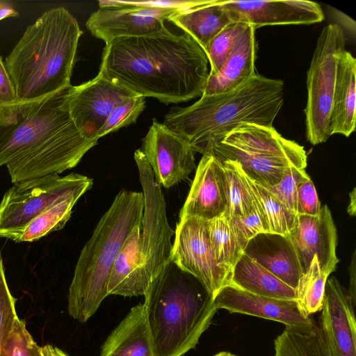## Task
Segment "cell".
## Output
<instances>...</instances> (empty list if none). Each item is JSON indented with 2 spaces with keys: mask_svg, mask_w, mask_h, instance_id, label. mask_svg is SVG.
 <instances>
[{
  "mask_svg": "<svg viewBox=\"0 0 356 356\" xmlns=\"http://www.w3.org/2000/svg\"><path fill=\"white\" fill-rule=\"evenodd\" d=\"M294 331L305 356H331L318 325L307 332Z\"/></svg>",
  "mask_w": 356,
  "mask_h": 356,
  "instance_id": "ab89813d",
  "label": "cell"
},
{
  "mask_svg": "<svg viewBox=\"0 0 356 356\" xmlns=\"http://www.w3.org/2000/svg\"><path fill=\"white\" fill-rule=\"evenodd\" d=\"M143 192L121 191L102 216L78 258L67 295L69 315L86 323L108 296L116 257L131 230L142 225Z\"/></svg>",
  "mask_w": 356,
  "mask_h": 356,
  "instance_id": "8992f818",
  "label": "cell"
},
{
  "mask_svg": "<svg viewBox=\"0 0 356 356\" xmlns=\"http://www.w3.org/2000/svg\"><path fill=\"white\" fill-rule=\"evenodd\" d=\"M136 95L98 73L86 83L67 88L65 101L81 134L97 141L99 130L115 108Z\"/></svg>",
  "mask_w": 356,
  "mask_h": 356,
  "instance_id": "4fadbf2b",
  "label": "cell"
},
{
  "mask_svg": "<svg viewBox=\"0 0 356 356\" xmlns=\"http://www.w3.org/2000/svg\"><path fill=\"white\" fill-rule=\"evenodd\" d=\"M356 60L345 50L339 56L330 113L332 134L349 136L355 129Z\"/></svg>",
  "mask_w": 356,
  "mask_h": 356,
  "instance_id": "cb8c5ba5",
  "label": "cell"
},
{
  "mask_svg": "<svg viewBox=\"0 0 356 356\" xmlns=\"http://www.w3.org/2000/svg\"><path fill=\"white\" fill-rule=\"evenodd\" d=\"M209 154L236 161L250 179L268 186L277 184L289 167L305 169L307 159L302 146L284 138L273 127L254 124L239 125Z\"/></svg>",
  "mask_w": 356,
  "mask_h": 356,
  "instance_id": "52a82bcc",
  "label": "cell"
},
{
  "mask_svg": "<svg viewBox=\"0 0 356 356\" xmlns=\"http://www.w3.org/2000/svg\"><path fill=\"white\" fill-rule=\"evenodd\" d=\"M249 179L264 213L270 234L288 236L296 224L298 214L288 209L264 186Z\"/></svg>",
  "mask_w": 356,
  "mask_h": 356,
  "instance_id": "4dcf8cb0",
  "label": "cell"
},
{
  "mask_svg": "<svg viewBox=\"0 0 356 356\" xmlns=\"http://www.w3.org/2000/svg\"><path fill=\"white\" fill-rule=\"evenodd\" d=\"M255 29L248 24L220 70L209 75L203 95L225 93L241 86L255 73Z\"/></svg>",
  "mask_w": 356,
  "mask_h": 356,
  "instance_id": "7402d4cb",
  "label": "cell"
},
{
  "mask_svg": "<svg viewBox=\"0 0 356 356\" xmlns=\"http://www.w3.org/2000/svg\"><path fill=\"white\" fill-rule=\"evenodd\" d=\"M15 302L16 299L10 293L7 284L0 253V352L18 318Z\"/></svg>",
  "mask_w": 356,
  "mask_h": 356,
  "instance_id": "8d00e7d4",
  "label": "cell"
},
{
  "mask_svg": "<svg viewBox=\"0 0 356 356\" xmlns=\"http://www.w3.org/2000/svg\"><path fill=\"white\" fill-rule=\"evenodd\" d=\"M81 35L77 20L63 6L45 11L26 27L4 61L22 106L72 86Z\"/></svg>",
  "mask_w": 356,
  "mask_h": 356,
  "instance_id": "3957f363",
  "label": "cell"
},
{
  "mask_svg": "<svg viewBox=\"0 0 356 356\" xmlns=\"http://www.w3.org/2000/svg\"><path fill=\"white\" fill-rule=\"evenodd\" d=\"M309 178L305 169L289 167L284 171L281 181L277 184L264 186L288 209L297 214L298 186L302 181Z\"/></svg>",
  "mask_w": 356,
  "mask_h": 356,
  "instance_id": "d590c367",
  "label": "cell"
},
{
  "mask_svg": "<svg viewBox=\"0 0 356 356\" xmlns=\"http://www.w3.org/2000/svg\"><path fill=\"white\" fill-rule=\"evenodd\" d=\"M86 26L106 44L123 37L154 34L166 29L164 22L179 10L152 6L143 1L102 0Z\"/></svg>",
  "mask_w": 356,
  "mask_h": 356,
  "instance_id": "8fae6325",
  "label": "cell"
},
{
  "mask_svg": "<svg viewBox=\"0 0 356 356\" xmlns=\"http://www.w3.org/2000/svg\"><path fill=\"white\" fill-rule=\"evenodd\" d=\"M41 348L27 330L24 321L17 318L0 356H42Z\"/></svg>",
  "mask_w": 356,
  "mask_h": 356,
  "instance_id": "e575fe53",
  "label": "cell"
},
{
  "mask_svg": "<svg viewBox=\"0 0 356 356\" xmlns=\"http://www.w3.org/2000/svg\"><path fill=\"white\" fill-rule=\"evenodd\" d=\"M225 209V175L222 162L212 154H204L196 168L179 220L194 217L208 221L223 216Z\"/></svg>",
  "mask_w": 356,
  "mask_h": 356,
  "instance_id": "d6986e66",
  "label": "cell"
},
{
  "mask_svg": "<svg viewBox=\"0 0 356 356\" xmlns=\"http://www.w3.org/2000/svg\"><path fill=\"white\" fill-rule=\"evenodd\" d=\"M274 356H305L296 333L286 328L274 341Z\"/></svg>",
  "mask_w": 356,
  "mask_h": 356,
  "instance_id": "60d3db41",
  "label": "cell"
},
{
  "mask_svg": "<svg viewBox=\"0 0 356 356\" xmlns=\"http://www.w3.org/2000/svg\"><path fill=\"white\" fill-rule=\"evenodd\" d=\"M227 220L237 243L243 252L253 238L260 234H270L264 213L256 197L251 211L247 215L234 216Z\"/></svg>",
  "mask_w": 356,
  "mask_h": 356,
  "instance_id": "1f68e13d",
  "label": "cell"
},
{
  "mask_svg": "<svg viewBox=\"0 0 356 356\" xmlns=\"http://www.w3.org/2000/svg\"><path fill=\"white\" fill-rule=\"evenodd\" d=\"M140 149L156 181L165 188L183 181L196 168L195 152L190 144L155 119L143 139Z\"/></svg>",
  "mask_w": 356,
  "mask_h": 356,
  "instance_id": "5bb4252c",
  "label": "cell"
},
{
  "mask_svg": "<svg viewBox=\"0 0 356 356\" xmlns=\"http://www.w3.org/2000/svg\"><path fill=\"white\" fill-rule=\"evenodd\" d=\"M65 90L23 106L19 114L0 116V167L6 165L13 184L71 169L97 145L75 126Z\"/></svg>",
  "mask_w": 356,
  "mask_h": 356,
  "instance_id": "7a4b0ae2",
  "label": "cell"
},
{
  "mask_svg": "<svg viewBox=\"0 0 356 356\" xmlns=\"http://www.w3.org/2000/svg\"><path fill=\"white\" fill-rule=\"evenodd\" d=\"M327 279L328 275L321 269L317 257L314 256L296 288V302L305 316L321 312Z\"/></svg>",
  "mask_w": 356,
  "mask_h": 356,
  "instance_id": "f1b7e54d",
  "label": "cell"
},
{
  "mask_svg": "<svg viewBox=\"0 0 356 356\" xmlns=\"http://www.w3.org/2000/svg\"><path fill=\"white\" fill-rule=\"evenodd\" d=\"M244 252L296 290L303 273L288 236L260 234L250 241Z\"/></svg>",
  "mask_w": 356,
  "mask_h": 356,
  "instance_id": "44dd1931",
  "label": "cell"
},
{
  "mask_svg": "<svg viewBox=\"0 0 356 356\" xmlns=\"http://www.w3.org/2000/svg\"><path fill=\"white\" fill-rule=\"evenodd\" d=\"M144 297L154 356H183L194 348L218 310L201 282L172 261Z\"/></svg>",
  "mask_w": 356,
  "mask_h": 356,
  "instance_id": "5b68a950",
  "label": "cell"
},
{
  "mask_svg": "<svg viewBox=\"0 0 356 356\" xmlns=\"http://www.w3.org/2000/svg\"><path fill=\"white\" fill-rule=\"evenodd\" d=\"M288 237L295 249L302 273L308 268L314 256L327 275L335 270L339 261L336 254L337 234L327 205L321 207L316 216L298 215L296 224Z\"/></svg>",
  "mask_w": 356,
  "mask_h": 356,
  "instance_id": "2e32d148",
  "label": "cell"
},
{
  "mask_svg": "<svg viewBox=\"0 0 356 356\" xmlns=\"http://www.w3.org/2000/svg\"><path fill=\"white\" fill-rule=\"evenodd\" d=\"M210 245L216 262L232 272L243 251L237 243L227 219L220 216L207 221Z\"/></svg>",
  "mask_w": 356,
  "mask_h": 356,
  "instance_id": "f546056e",
  "label": "cell"
},
{
  "mask_svg": "<svg viewBox=\"0 0 356 356\" xmlns=\"http://www.w3.org/2000/svg\"><path fill=\"white\" fill-rule=\"evenodd\" d=\"M247 25L232 22L213 39L206 53L211 67L209 75L215 74L220 70Z\"/></svg>",
  "mask_w": 356,
  "mask_h": 356,
  "instance_id": "d6a6232c",
  "label": "cell"
},
{
  "mask_svg": "<svg viewBox=\"0 0 356 356\" xmlns=\"http://www.w3.org/2000/svg\"><path fill=\"white\" fill-rule=\"evenodd\" d=\"M171 261L195 277L213 298L230 282L232 273L220 266L214 258L207 220L194 217L179 220Z\"/></svg>",
  "mask_w": 356,
  "mask_h": 356,
  "instance_id": "7c38bea8",
  "label": "cell"
},
{
  "mask_svg": "<svg viewBox=\"0 0 356 356\" xmlns=\"http://www.w3.org/2000/svg\"><path fill=\"white\" fill-rule=\"evenodd\" d=\"M355 309L348 290L327 279L318 326L331 356H356Z\"/></svg>",
  "mask_w": 356,
  "mask_h": 356,
  "instance_id": "ac0fdd59",
  "label": "cell"
},
{
  "mask_svg": "<svg viewBox=\"0 0 356 356\" xmlns=\"http://www.w3.org/2000/svg\"><path fill=\"white\" fill-rule=\"evenodd\" d=\"M82 195H72L44 211L28 224L17 243L33 242L63 229L71 217L74 206Z\"/></svg>",
  "mask_w": 356,
  "mask_h": 356,
  "instance_id": "83f0119b",
  "label": "cell"
},
{
  "mask_svg": "<svg viewBox=\"0 0 356 356\" xmlns=\"http://www.w3.org/2000/svg\"><path fill=\"white\" fill-rule=\"evenodd\" d=\"M232 22L252 25L255 29L268 25L312 24L324 19L316 2L303 0H221Z\"/></svg>",
  "mask_w": 356,
  "mask_h": 356,
  "instance_id": "9a60e30c",
  "label": "cell"
},
{
  "mask_svg": "<svg viewBox=\"0 0 356 356\" xmlns=\"http://www.w3.org/2000/svg\"><path fill=\"white\" fill-rule=\"evenodd\" d=\"M100 356H154L143 303L133 307L111 332Z\"/></svg>",
  "mask_w": 356,
  "mask_h": 356,
  "instance_id": "603a6c76",
  "label": "cell"
},
{
  "mask_svg": "<svg viewBox=\"0 0 356 356\" xmlns=\"http://www.w3.org/2000/svg\"><path fill=\"white\" fill-rule=\"evenodd\" d=\"M221 162L226 196V209L223 216L229 219L247 215L255 200L250 179L236 161L225 160Z\"/></svg>",
  "mask_w": 356,
  "mask_h": 356,
  "instance_id": "4316f807",
  "label": "cell"
},
{
  "mask_svg": "<svg viewBox=\"0 0 356 356\" xmlns=\"http://www.w3.org/2000/svg\"><path fill=\"white\" fill-rule=\"evenodd\" d=\"M92 184V179L74 172L13 184L0 202V237L17 243L36 216L68 196L83 195Z\"/></svg>",
  "mask_w": 356,
  "mask_h": 356,
  "instance_id": "ba28073f",
  "label": "cell"
},
{
  "mask_svg": "<svg viewBox=\"0 0 356 356\" xmlns=\"http://www.w3.org/2000/svg\"><path fill=\"white\" fill-rule=\"evenodd\" d=\"M213 356H236V355H235L231 353H229V352L223 351V352L218 353Z\"/></svg>",
  "mask_w": 356,
  "mask_h": 356,
  "instance_id": "7dc6e473",
  "label": "cell"
},
{
  "mask_svg": "<svg viewBox=\"0 0 356 356\" xmlns=\"http://www.w3.org/2000/svg\"><path fill=\"white\" fill-rule=\"evenodd\" d=\"M284 99L282 80L254 74L236 90L202 95L189 106L172 108L163 124L186 140L195 152L209 154L241 124L273 127Z\"/></svg>",
  "mask_w": 356,
  "mask_h": 356,
  "instance_id": "277c9868",
  "label": "cell"
},
{
  "mask_svg": "<svg viewBox=\"0 0 356 356\" xmlns=\"http://www.w3.org/2000/svg\"><path fill=\"white\" fill-rule=\"evenodd\" d=\"M333 15L336 21V23L342 30L343 29L349 33L352 34L355 37V22L348 17L347 15L343 13L341 11L334 9L332 11Z\"/></svg>",
  "mask_w": 356,
  "mask_h": 356,
  "instance_id": "b9f144b4",
  "label": "cell"
},
{
  "mask_svg": "<svg viewBox=\"0 0 356 356\" xmlns=\"http://www.w3.org/2000/svg\"><path fill=\"white\" fill-rule=\"evenodd\" d=\"M346 44L345 33L337 24L321 31L307 74V102L305 108L307 138L314 145L332 135L330 113L337 63Z\"/></svg>",
  "mask_w": 356,
  "mask_h": 356,
  "instance_id": "9c48e42d",
  "label": "cell"
},
{
  "mask_svg": "<svg viewBox=\"0 0 356 356\" xmlns=\"http://www.w3.org/2000/svg\"><path fill=\"white\" fill-rule=\"evenodd\" d=\"M53 350H54V356H70L69 355H67L66 353H65L63 350H62L61 349H60L58 347L54 346Z\"/></svg>",
  "mask_w": 356,
  "mask_h": 356,
  "instance_id": "bcb514c9",
  "label": "cell"
},
{
  "mask_svg": "<svg viewBox=\"0 0 356 356\" xmlns=\"http://www.w3.org/2000/svg\"><path fill=\"white\" fill-rule=\"evenodd\" d=\"M350 203L348 207V213L350 216H354L355 215L356 209V197H355V188L349 193Z\"/></svg>",
  "mask_w": 356,
  "mask_h": 356,
  "instance_id": "f6af8a7d",
  "label": "cell"
},
{
  "mask_svg": "<svg viewBox=\"0 0 356 356\" xmlns=\"http://www.w3.org/2000/svg\"><path fill=\"white\" fill-rule=\"evenodd\" d=\"M248 292L273 299L296 301V290L245 252L232 269L230 282Z\"/></svg>",
  "mask_w": 356,
  "mask_h": 356,
  "instance_id": "484cf974",
  "label": "cell"
},
{
  "mask_svg": "<svg viewBox=\"0 0 356 356\" xmlns=\"http://www.w3.org/2000/svg\"><path fill=\"white\" fill-rule=\"evenodd\" d=\"M213 302L217 309L275 321L293 330L307 332L317 325L313 318L302 314L295 300L258 296L231 283L220 289L213 298Z\"/></svg>",
  "mask_w": 356,
  "mask_h": 356,
  "instance_id": "e0dca14e",
  "label": "cell"
},
{
  "mask_svg": "<svg viewBox=\"0 0 356 356\" xmlns=\"http://www.w3.org/2000/svg\"><path fill=\"white\" fill-rule=\"evenodd\" d=\"M356 284H355V252L353 254L352 261L350 267V286L349 289H347L349 296L353 302L356 304Z\"/></svg>",
  "mask_w": 356,
  "mask_h": 356,
  "instance_id": "7bdbcfd3",
  "label": "cell"
},
{
  "mask_svg": "<svg viewBox=\"0 0 356 356\" xmlns=\"http://www.w3.org/2000/svg\"><path fill=\"white\" fill-rule=\"evenodd\" d=\"M144 197L140 246L143 262L151 282L170 262L174 234L166 216L161 186L140 149L134 152Z\"/></svg>",
  "mask_w": 356,
  "mask_h": 356,
  "instance_id": "30bf717a",
  "label": "cell"
},
{
  "mask_svg": "<svg viewBox=\"0 0 356 356\" xmlns=\"http://www.w3.org/2000/svg\"><path fill=\"white\" fill-rule=\"evenodd\" d=\"M141 227L131 230L116 257L108 277V296H144L148 289L151 280L141 255Z\"/></svg>",
  "mask_w": 356,
  "mask_h": 356,
  "instance_id": "ffe728a7",
  "label": "cell"
},
{
  "mask_svg": "<svg viewBox=\"0 0 356 356\" xmlns=\"http://www.w3.org/2000/svg\"><path fill=\"white\" fill-rule=\"evenodd\" d=\"M19 15L11 2L0 0V21L8 17H16Z\"/></svg>",
  "mask_w": 356,
  "mask_h": 356,
  "instance_id": "ee69618b",
  "label": "cell"
},
{
  "mask_svg": "<svg viewBox=\"0 0 356 356\" xmlns=\"http://www.w3.org/2000/svg\"><path fill=\"white\" fill-rule=\"evenodd\" d=\"M191 36L207 53L213 39L232 23L221 0H206L180 10L168 19Z\"/></svg>",
  "mask_w": 356,
  "mask_h": 356,
  "instance_id": "d4e9b609",
  "label": "cell"
},
{
  "mask_svg": "<svg viewBox=\"0 0 356 356\" xmlns=\"http://www.w3.org/2000/svg\"><path fill=\"white\" fill-rule=\"evenodd\" d=\"M22 109L11 77L0 56V115H16Z\"/></svg>",
  "mask_w": 356,
  "mask_h": 356,
  "instance_id": "74e56055",
  "label": "cell"
},
{
  "mask_svg": "<svg viewBox=\"0 0 356 356\" xmlns=\"http://www.w3.org/2000/svg\"><path fill=\"white\" fill-rule=\"evenodd\" d=\"M321 209L313 181L309 178L302 181L297 189V214L316 216Z\"/></svg>",
  "mask_w": 356,
  "mask_h": 356,
  "instance_id": "f35d334b",
  "label": "cell"
},
{
  "mask_svg": "<svg viewBox=\"0 0 356 356\" xmlns=\"http://www.w3.org/2000/svg\"><path fill=\"white\" fill-rule=\"evenodd\" d=\"M145 107V97L136 95L117 106L101 129L98 138L135 123Z\"/></svg>",
  "mask_w": 356,
  "mask_h": 356,
  "instance_id": "836d02e7",
  "label": "cell"
},
{
  "mask_svg": "<svg viewBox=\"0 0 356 356\" xmlns=\"http://www.w3.org/2000/svg\"><path fill=\"white\" fill-rule=\"evenodd\" d=\"M209 64L207 54L191 36L166 29L106 44L99 73L136 95L168 104L201 97Z\"/></svg>",
  "mask_w": 356,
  "mask_h": 356,
  "instance_id": "6da1fadb",
  "label": "cell"
}]
</instances>
